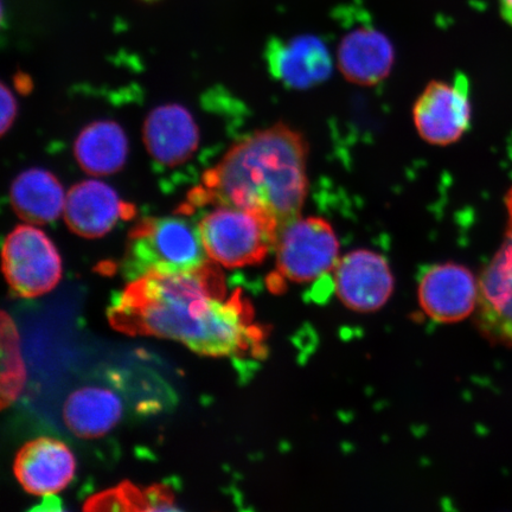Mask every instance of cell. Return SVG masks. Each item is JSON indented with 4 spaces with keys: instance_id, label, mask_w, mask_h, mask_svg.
Returning <instances> with one entry per match:
<instances>
[{
    "instance_id": "6",
    "label": "cell",
    "mask_w": 512,
    "mask_h": 512,
    "mask_svg": "<svg viewBox=\"0 0 512 512\" xmlns=\"http://www.w3.org/2000/svg\"><path fill=\"white\" fill-rule=\"evenodd\" d=\"M3 271L11 290L18 296H42L59 284L61 256L42 230L24 224L12 230L5 239Z\"/></svg>"
},
{
    "instance_id": "4",
    "label": "cell",
    "mask_w": 512,
    "mask_h": 512,
    "mask_svg": "<svg viewBox=\"0 0 512 512\" xmlns=\"http://www.w3.org/2000/svg\"><path fill=\"white\" fill-rule=\"evenodd\" d=\"M209 259L227 268L258 265L274 252L281 230L270 214L216 206L198 222Z\"/></svg>"
},
{
    "instance_id": "11",
    "label": "cell",
    "mask_w": 512,
    "mask_h": 512,
    "mask_svg": "<svg viewBox=\"0 0 512 512\" xmlns=\"http://www.w3.org/2000/svg\"><path fill=\"white\" fill-rule=\"evenodd\" d=\"M134 208L120 200L110 185L86 181L69 190L64 220L72 232L82 238L96 239L111 232L121 219L132 217Z\"/></svg>"
},
{
    "instance_id": "8",
    "label": "cell",
    "mask_w": 512,
    "mask_h": 512,
    "mask_svg": "<svg viewBox=\"0 0 512 512\" xmlns=\"http://www.w3.org/2000/svg\"><path fill=\"white\" fill-rule=\"evenodd\" d=\"M418 296L421 309L434 322L457 323L478 306L479 281L464 266L434 265L420 275Z\"/></svg>"
},
{
    "instance_id": "13",
    "label": "cell",
    "mask_w": 512,
    "mask_h": 512,
    "mask_svg": "<svg viewBox=\"0 0 512 512\" xmlns=\"http://www.w3.org/2000/svg\"><path fill=\"white\" fill-rule=\"evenodd\" d=\"M478 310L485 334L512 345V226L479 280Z\"/></svg>"
},
{
    "instance_id": "2",
    "label": "cell",
    "mask_w": 512,
    "mask_h": 512,
    "mask_svg": "<svg viewBox=\"0 0 512 512\" xmlns=\"http://www.w3.org/2000/svg\"><path fill=\"white\" fill-rule=\"evenodd\" d=\"M309 145L302 133L277 124L230 147L190 192L188 209L229 206L262 211L281 228L298 219L309 191Z\"/></svg>"
},
{
    "instance_id": "14",
    "label": "cell",
    "mask_w": 512,
    "mask_h": 512,
    "mask_svg": "<svg viewBox=\"0 0 512 512\" xmlns=\"http://www.w3.org/2000/svg\"><path fill=\"white\" fill-rule=\"evenodd\" d=\"M143 137L153 160L164 166L188 162L200 145L196 121L181 105L155 108L145 120Z\"/></svg>"
},
{
    "instance_id": "18",
    "label": "cell",
    "mask_w": 512,
    "mask_h": 512,
    "mask_svg": "<svg viewBox=\"0 0 512 512\" xmlns=\"http://www.w3.org/2000/svg\"><path fill=\"white\" fill-rule=\"evenodd\" d=\"M74 152L81 169L87 174L113 175L124 168L127 160L126 133L114 121H96L83 128L76 139Z\"/></svg>"
},
{
    "instance_id": "20",
    "label": "cell",
    "mask_w": 512,
    "mask_h": 512,
    "mask_svg": "<svg viewBox=\"0 0 512 512\" xmlns=\"http://www.w3.org/2000/svg\"><path fill=\"white\" fill-rule=\"evenodd\" d=\"M2 341V402L5 408L17 399L25 381L18 332L14 322L5 312L2 313Z\"/></svg>"
},
{
    "instance_id": "15",
    "label": "cell",
    "mask_w": 512,
    "mask_h": 512,
    "mask_svg": "<svg viewBox=\"0 0 512 512\" xmlns=\"http://www.w3.org/2000/svg\"><path fill=\"white\" fill-rule=\"evenodd\" d=\"M337 60L345 79L358 86H375L392 72L395 51L383 32L361 27L342 38Z\"/></svg>"
},
{
    "instance_id": "3",
    "label": "cell",
    "mask_w": 512,
    "mask_h": 512,
    "mask_svg": "<svg viewBox=\"0 0 512 512\" xmlns=\"http://www.w3.org/2000/svg\"><path fill=\"white\" fill-rule=\"evenodd\" d=\"M185 216L144 219L131 230L123 262L128 280L149 273H182L195 270L209 260L198 224Z\"/></svg>"
},
{
    "instance_id": "7",
    "label": "cell",
    "mask_w": 512,
    "mask_h": 512,
    "mask_svg": "<svg viewBox=\"0 0 512 512\" xmlns=\"http://www.w3.org/2000/svg\"><path fill=\"white\" fill-rule=\"evenodd\" d=\"M470 85L466 76L432 81L416 100L413 120L419 136L432 145L458 142L471 126Z\"/></svg>"
},
{
    "instance_id": "5",
    "label": "cell",
    "mask_w": 512,
    "mask_h": 512,
    "mask_svg": "<svg viewBox=\"0 0 512 512\" xmlns=\"http://www.w3.org/2000/svg\"><path fill=\"white\" fill-rule=\"evenodd\" d=\"M274 253L280 275L293 283H310L335 271L339 242L322 217L299 216L281 228Z\"/></svg>"
},
{
    "instance_id": "22",
    "label": "cell",
    "mask_w": 512,
    "mask_h": 512,
    "mask_svg": "<svg viewBox=\"0 0 512 512\" xmlns=\"http://www.w3.org/2000/svg\"><path fill=\"white\" fill-rule=\"evenodd\" d=\"M501 6V14L505 22H508L512 27V0H499Z\"/></svg>"
},
{
    "instance_id": "16",
    "label": "cell",
    "mask_w": 512,
    "mask_h": 512,
    "mask_svg": "<svg viewBox=\"0 0 512 512\" xmlns=\"http://www.w3.org/2000/svg\"><path fill=\"white\" fill-rule=\"evenodd\" d=\"M123 398L117 389L87 386L69 396L63 409L67 427L80 438H100L123 419Z\"/></svg>"
},
{
    "instance_id": "19",
    "label": "cell",
    "mask_w": 512,
    "mask_h": 512,
    "mask_svg": "<svg viewBox=\"0 0 512 512\" xmlns=\"http://www.w3.org/2000/svg\"><path fill=\"white\" fill-rule=\"evenodd\" d=\"M86 510L124 511H171L178 510L174 492L166 485H155L140 490L137 486L124 483L118 488L94 496L86 504Z\"/></svg>"
},
{
    "instance_id": "17",
    "label": "cell",
    "mask_w": 512,
    "mask_h": 512,
    "mask_svg": "<svg viewBox=\"0 0 512 512\" xmlns=\"http://www.w3.org/2000/svg\"><path fill=\"white\" fill-rule=\"evenodd\" d=\"M66 198L59 179L43 169L22 172L10 190L12 208L22 220L32 224H47L59 219Z\"/></svg>"
},
{
    "instance_id": "1",
    "label": "cell",
    "mask_w": 512,
    "mask_h": 512,
    "mask_svg": "<svg viewBox=\"0 0 512 512\" xmlns=\"http://www.w3.org/2000/svg\"><path fill=\"white\" fill-rule=\"evenodd\" d=\"M107 317L124 334L174 339L206 356L238 358L261 339L251 305L240 290L228 296L226 279L211 259L192 271L131 281L115 294Z\"/></svg>"
},
{
    "instance_id": "10",
    "label": "cell",
    "mask_w": 512,
    "mask_h": 512,
    "mask_svg": "<svg viewBox=\"0 0 512 512\" xmlns=\"http://www.w3.org/2000/svg\"><path fill=\"white\" fill-rule=\"evenodd\" d=\"M266 61L275 79L292 89H307L329 79L332 60L320 38L300 35L267 44Z\"/></svg>"
},
{
    "instance_id": "21",
    "label": "cell",
    "mask_w": 512,
    "mask_h": 512,
    "mask_svg": "<svg viewBox=\"0 0 512 512\" xmlns=\"http://www.w3.org/2000/svg\"><path fill=\"white\" fill-rule=\"evenodd\" d=\"M0 100H2V120H0V126H2V128H0V132L5 134L10 130V127L14 124L17 117V101L15 95L6 87L5 83L2 85Z\"/></svg>"
},
{
    "instance_id": "23",
    "label": "cell",
    "mask_w": 512,
    "mask_h": 512,
    "mask_svg": "<svg viewBox=\"0 0 512 512\" xmlns=\"http://www.w3.org/2000/svg\"><path fill=\"white\" fill-rule=\"evenodd\" d=\"M147 2H152V0H147Z\"/></svg>"
},
{
    "instance_id": "9",
    "label": "cell",
    "mask_w": 512,
    "mask_h": 512,
    "mask_svg": "<svg viewBox=\"0 0 512 512\" xmlns=\"http://www.w3.org/2000/svg\"><path fill=\"white\" fill-rule=\"evenodd\" d=\"M334 272L337 296L352 311H377L393 294L394 277L387 260L368 249L344 255Z\"/></svg>"
},
{
    "instance_id": "12",
    "label": "cell",
    "mask_w": 512,
    "mask_h": 512,
    "mask_svg": "<svg viewBox=\"0 0 512 512\" xmlns=\"http://www.w3.org/2000/svg\"><path fill=\"white\" fill-rule=\"evenodd\" d=\"M75 459L68 446L53 438H38L21 448L15 475L29 494L51 496L66 489L75 475Z\"/></svg>"
}]
</instances>
